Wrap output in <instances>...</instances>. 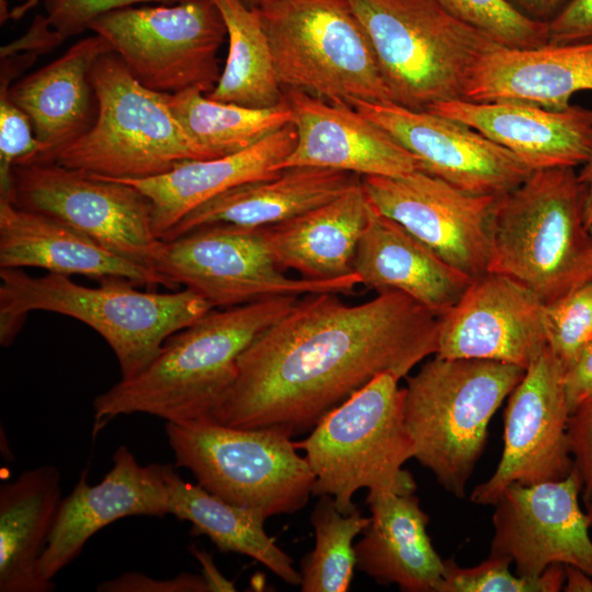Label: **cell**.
Masks as SVG:
<instances>
[{"instance_id":"4dcf8cb0","label":"cell","mask_w":592,"mask_h":592,"mask_svg":"<svg viewBox=\"0 0 592 592\" xmlns=\"http://www.w3.org/2000/svg\"><path fill=\"white\" fill-rule=\"evenodd\" d=\"M166 481L169 514L192 524V534L207 536L221 553L246 555L269 568L291 585H300L293 559L266 534L264 520L254 512L229 503L198 483L185 481L168 465Z\"/></svg>"},{"instance_id":"8992f818","label":"cell","mask_w":592,"mask_h":592,"mask_svg":"<svg viewBox=\"0 0 592 592\" xmlns=\"http://www.w3.org/2000/svg\"><path fill=\"white\" fill-rule=\"evenodd\" d=\"M91 82L98 106L92 126L36 162L113 179H144L183 161L215 158L173 114L167 93L143 86L115 53L96 59Z\"/></svg>"},{"instance_id":"681fc988","label":"cell","mask_w":592,"mask_h":592,"mask_svg":"<svg viewBox=\"0 0 592 592\" xmlns=\"http://www.w3.org/2000/svg\"><path fill=\"white\" fill-rule=\"evenodd\" d=\"M247 7L251 9H259L262 5L266 4L271 0H241Z\"/></svg>"},{"instance_id":"7dc6e473","label":"cell","mask_w":592,"mask_h":592,"mask_svg":"<svg viewBox=\"0 0 592 592\" xmlns=\"http://www.w3.org/2000/svg\"><path fill=\"white\" fill-rule=\"evenodd\" d=\"M39 0H0V22L8 19L18 20L34 8Z\"/></svg>"},{"instance_id":"30bf717a","label":"cell","mask_w":592,"mask_h":592,"mask_svg":"<svg viewBox=\"0 0 592 592\" xmlns=\"http://www.w3.org/2000/svg\"><path fill=\"white\" fill-rule=\"evenodd\" d=\"M282 88L328 101L392 102L345 0H271L257 9Z\"/></svg>"},{"instance_id":"5b68a950","label":"cell","mask_w":592,"mask_h":592,"mask_svg":"<svg viewBox=\"0 0 592 592\" xmlns=\"http://www.w3.org/2000/svg\"><path fill=\"white\" fill-rule=\"evenodd\" d=\"M525 369L497 361L435 355L405 387L414 457L456 498L486 446L489 423Z\"/></svg>"},{"instance_id":"7c38bea8","label":"cell","mask_w":592,"mask_h":592,"mask_svg":"<svg viewBox=\"0 0 592 592\" xmlns=\"http://www.w3.org/2000/svg\"><path fill=\"white\" fill-rule=\"evenodd\" d=\"M157 272L168 288L179 285L229 308L280 296L351 294L356 273L331 281L291 278L274 262L263 227L215 223L163 241Z\"/></svg>"},{"instance_id":"484cf974","label":"cell","mask_w":592,"mask_h":592,"mask_svg":"<svg viewBox=\"0 0 592 592\" xmlns=\"http://www.w3.org/2000/svg\"><path fill=\"white\" fill-rule=\"evenodd\" d=\"M585 90H592V41L527 49L498 46L475 67L465 100L563 110Z\"/></svg>"},{"instance_id":"f6af8a7d","label":"cell","mask_w":592,"mask_h":592,"mask_svg":"<svg viewBox=\"0 0 592 592\" xmlns=\"http://www.w3.org/2000/svg\"><path fill=\"white\" fill-rule=\"evenodd\" d=\"M193 554L202 562L204 568V574L209 591H235L232 582L226 580L220 576L213 559L209 555L198 549H194Z\"/></svg>"},{"instance_id":"cb8c5ba5","label":"cell","mask_w":592,"mask_h":592,"mask_svg":"<svg viewBox=\"0 0 592 592\" xmlns=\"http://www.w3.org/2000/svg\"><path fill=\"white\" fill-rule=\"evenodd\" d=\"M295 144L296 129L291 123L236 153L183 161L156 177L110 179L128 183L147 196L153 230L162 240L185 215L210 198L240 184L277 175V166Z\"/></svg>"},{"instance_id":"277c9868","label":"cell","mask_w":592,"mask_h":592,"mask_svg":"<svg viewBox=\"0 0 592 592\" xmlns=\"http://www.w3.org/2000/svg\"><path fill=\"white\" fill-rule=\"evenodd\" d=\"M584 185L574 168L538 169L494 198L488 273L509 276L545 304L592 282Z\"/></svg>"},{"instance_id":"ffe728a7","label":"cell","mask_w":592,"mask_h":592,"mask_svg":"<svg viewBox=\"0 0 592 592\" xmlns=\"http://www.w3.org/2000/svg\"><path fill=\"white\" fill-rule=\"evenodd\" d=\"M284 96L293 111L296 144L277 171L312 167L360 177H399L419 170L408 150L346 102L296 90Z\"/></svg>"},{"instance_id":"3957f363","label":"cell","mask_w":592,"mask_h":592,"mask_svg":"<svg viewBox=\"0 0 592 592\" xmlns=\"http://www.w3.org/2000/svg\"><path fill=\"white\" fill-rule=\"evenodd\" d=\"M0 281L2 346L12 344L31 311L56 312L88 325L105 340L115 354L121 378L139 374L170 335L213 309L190 288L143 292L124 278H105L99 286L88 287L68 275L32 276L23 269H0Z\"/></svg>"},{"instance_id":"8d00e7d4","label":"cell","mask_w":592,"mask_h":592,"mask_svg":"<svg viewBox=\"0 0 592 592\" xmlns=\"http://www.w3.org/2000/svg\"><path fill=\"white\" fill-rule=\"evenodd\" d=\"M512 561L505 556H489L474 567H460L453 559L444 560L440 592H558L565 582V565L554 563L534 578L511 572Z\"/></svg>"},{"instance_id":"7bdbcfd3","label":"cell","mask_w":592,"mask_h":592,"mask_svg":"<svg viewBox=\"0 0 592 592\" xmlns=\"http://www.w3.org/2000/svg\"><path fill=\"white\" fill-rule=\"evenodd\" d=\"M563 382L570 414L592 400V339L574 363L563 372Z\"/></svg>"},{"instance_id":"ee69618b","label":"cell","mask_w":592,"mask_h":592,"mask_svg":"<svg viewBox=\"0 0 592 592\" xmlns=\"http://www.w3.org/2000/svg\"><path fill=\"white\" fill-rule=\"evenodd\" d=\"M526 16L548 23L568 0H508Z\"/></svg>"},{"instance_id":"d6a6232c","label":"cell","mask_w":592,"mask_h":592,"mask_svg":"<svg viewBox=\"0 0 592 592\" xmlns=\"http://www.w3.org/2000/svg\"><path fill=\"white\" fill-rule=\"evenodd\" d=\"M167 101L187 133L215 158L244 150L293 122L285 96L271 107H249L186 89L167 93Z\"/></svg>"},{"instance_id":"60d3db41","label":"cell","mask_w":592,"mask_h":592,"mask_svg":"<svg viewBox=\"0 0 592 592\" xmlns=\"http://www.w3.org/2000/svg\"><path fill=\"white\" fill-rule=\"evenodd\" d=\"M100 592H206L203 576L182 572L172 579H152L138 571H129L106 580L96 588Z\"/></svg>"},{"instance_id":"ab89813d","label":"cell","mask_w":592,"mask_h":592,"mask_svg":"<svg viewBox=\"0 0 592 592\" xmlns=\"http://www.w3.org/2000/svg\"><path fill=\"white\" fill-rule=\"evenodd\" d=\"M568 443L582 481L584 505L592 501V400L577 408L568 421Z\"/></svg>"},{"instance_id":"83f0119b","label":"cell","mask_w":592,"mask_h":592,"mask_svg":"<svg viewBox=\"0 0 592 592\" xmlns=\"http://www.w3.org/2000/svg\"><path fill=\"white\" fill-rule=\"evenodd\" d=\"M361 177L323 168L295 167L277 175L229 189L185 215L162 238L172 240L197 227L229 223L267 227L332 201L361 182Z\"/></svg>"},{"instance_id":"603a6c76","label":"cell","mask_w":592,"mask_h":592,"mask_svg":"<svg viewBox=\"0 0 592 592\" xmlns=\"http://www.w3.org/2000/svg\"><path fill=\"white\" fill-rule=\"evenodd\" d=\"M353 272L368 289L400 292L439 316L460 299L474 280L371 203Z\"/></svg>"},{"instance_id":"9c48e42d","label":"cell","mask_w":592,"mask_h":592,"mask_svg":"<svg viewBox=\"0 0 592 592\" xmlns=\"http://www.w3.org/2000/svg\"><path fill=\"white\" fill-rule=\"evenodd\" d=\"M178 467L208 492L264 521L304 508L315 476L294 441L274 429H242L213 418L166 422Z\"/></svg>"},{"instance_id":"7a4b0ae2","label":"cell","mask_w":592,"mask_h":592,"mask_svg":"<svg viewBox=\"0 0 592 592\" xmlns=\"http://www.w3.org/2000/svg\"><path fill=\"white\" fill-rule=\"evenodd\" d=\"M296 301V296H280L213 308L170 335L145 369L94 398L93 437L124 414L146 413L170 423L212 418L236 379L241 353Z\"/></svg>"},{"instance_id":"e575fe53","label":"cell","mask_w":592,"mask_h":592,"mask_svg":"<svg viewBox=\"0 0 592 592\" xmlns=\"http://www.w3.org/2000/svg\"><path fill=\"white\" fill-rule=\"evenodd\" d=\"M37 55L25 52L1 58L0 70V198L11 201L13 169L31 163L44 153L27 114L11 99L9 90L16 75L30 67Z\"/></svg>"},{"instance_id":"c3c4849f","label":"cell","mask_w":592,"mask_h":592,"mask_svg":"<svg viewBox=\"0 0 592 592\" xmlns=\"http://www.w3.org/2000/svg\"><path fill=\"white\" fill-rule=\"evenodd\" d=\"M578 177L584 185V223L589 228V226L592 225V159L583 164L582 169L578 173Z\"/></svg>"},{"instance_id":"1f68e13d","label":"cell","mask_w":592,"mask_h":592,"mask_svg":"<svg viewBox=\"0 0 592 592\" xmlns=\"http://www.w3.org/2000/svg\"><path fill=\"white\" fill-rule=\"evenodd\" d=\"M227 30L228 55L207 98L249 107H271L284 99L271 45L257 9L241 0H213Z\"/></svg>"},{"instance_id":"ba28073f","label":"cell","mask_w":592,"mask_h":592,"mask_svg":"<svg viewBox=\"0 0 592 592\" xmlns=\"http://www.w3.org/2000/svg\"><path fill=\"white\" fill-rule=\"evenodd\" d=\"M399 380L378 375L323 415L306 439L294 441L315 476L312 496L332 497L343 514L357 509L352 500L362 488L401 494L417 489L402 468L414 449Z\"/></svg>"},{"instance_id":"816d5d0a","label":"cell","mask_w":592,"mask_h":592,"mask_svg":"<svg viewBox=\"0 0 592 592\" xmlns=\"http://www.w3.org/2000/svg\"><path fill=\"white\" fill-rule=\"evenodd\" d=\"M589 230H590V234H591V236H592V225L589 226Z\"/></svg>"},{"instance_id":"7402d4cb","label":"cell","mask_w":592,"mask_h":592,"mask_svg":"<svg viewBox=\"0 0 592 592\" xmlns=\"http://www.w3.org/2000/svg\"><path fill=\"white\" fill-rule=\"evenodd\" d=\"M24 267L168 288L159 274L115 254L61 220L0 198V269Z\"/></svg>"},{"instance_id":"f35d334b","label":"cell","mask_w":592,"mask_h":592,"mask_svg":"<svg viewBox=\"0 0 592 592\" xmlns=\"http://www.w3.org/2000/svg\"><path fill=\"white\" fill-rule=\"evenodd\" d=\"M185 0H44L45 21L55 47L89 30L98 18L135 4H173Z\"/></svg>"},{"instance_id":"d4e9b609","label":"cell","mask_w":592,"mask_h":592,"mask_svg":"<svg viewBox=\"0 0 592 592\" xmlns=\"http://www.w3.org/2000/svg\"><path fill=\"white\" fill-rule=\"evenodd\" d=\"M369 523L354 544L356 569L382 585L440 592L444 560L426 532L429 515L414 493L368 492Z\"/></svg>"},{"instance_id":"d590c367","label":"cell","mask_w":592,"mask_h":592,"mask_svg":"<svg viewBox=\"0 0 592 592\" xmlns=\"http://www.w3.org/2000/svg\"><path fill=\"white\" fill-rule=\"evenodd\" d=\"M460 21L482 31L497 44L527 49L548 43L547 23L531 19L508 0H435Z\"/></svg>"},{"instance_id":"4fadbf2b","label":"cell","mask_w":592,"mask_h":592,"mask_svg":"<svg viewBox=\"0 0 592 592\" xmlns=\"http://www.w3.org/2000/svg\"><path fill=\"white\" fill-rule=\"evenodd\" d=\"M10 202L57 218L159 274L163 240L153 230L150 201L128 183L55 162H31L14 167Z\"/></svg>"},{"instance_id":"d6986e66","label":"cell","mask_w":592,"mask_h":592,"mask_svg":"<svg viewBox=\"0 0 592 592\" xmlns=\"http://www.w3.org/2000/svg\"><path fill=\"white\" fill-rule=\"evenodd\" d=\"M167 467L157 463L140 465L126 446H119L112 468L99 483L90 486L84 469L71 493L61 500L38 563L41 578L53 583L52 579L80 555L88 539L114 521L169 514Z\"/></svg>"},{"instance_id":"44dd1931","label":"cell","mask_w":592,"mask_h":592,"mask_svg":"<svg viewBox=\"0 0 592 592\" xmlns=\"http://www.w3.org/2000/svg\"><path fill=\"white\" fill-rule=\"evenodd\" d=\"M426 111L460 122L517 156L532 170L592 159V109L554 110L520 101L439 102Z\"/></svg>"},{"instance_id":"ac0fdd59","label":"cell","mask_w":592,"mask_h":592,"mask_svg":"<svg viewBox=\"0 0 592 592\" xmlns=\"http://www.w3.org/2000/svg\"><path fill=\"white\" fill-rule=\"evenodd\" d=\"M544 310L545 303L517 281L486 273L441 316L435 355L526 369L548 346Z\"/></svg>"},{"instance_id":"8fae6325","label":"cell","mask_w":592,"mask_h":592,"mask_svg":"<svg viewBox=\"0 0 592 592\" xmlns=\"http://www.w3.org/2000/svg\"><path fill=\"white\" fill-rule=\"evenodd\" d=\"M89 30L150 90L198 89L207 95L219 79L217 53L227 30L213 0L123 8L95 19Z\"/></svg>"},{"instance_id":"4316f807","label":"cell","mask_w":592,"mask_h":592,"mask_svg":"<svg viewBox=\"0 0 592 592\" xmlns=\"http://www.w3.org/2000/svg\"><path fill=\"white\" fill-rule=\"evenodd\" d=\"M113 52L100 35L73 44L59 58L10 87L11 99L30 117L45 151L39 161L84 134L96 116L91 69L96 59Z\"/></svg>"},{"instance_id":"836d02e7","label":"cell","mask_w":592,"mask_h":592,"mask_svg":"<svg viewBox=\"0 0 592 592\" xmlns=\"http://www.w3.org/2000/svg\"><path fill=\"white\" fill-rule=\"evenodd\" d=\"M310 522L315 532V547L300 562L301 591H349L356 569L353 542L368 525L369 517L363 516L357 509L343 514L332 497L320 496Z\"/></svg>"},{"instance_id":"f1b7e54d","label":"cell","mask_w":592,"mask_h":592,"mask_svg":"<svg viewBox=\"0 0 592 592\" xmlns=\"http://www.w3.org/2000/svg\"><path fill=\"white\" fill-rule=\"evenodd\" d=\"M369 201L362 182L337 198L276 225L263 227L281 269L331 281L353 274V260L367 223Z\"/></svg>"},{"instance_id":"74e56055","label":"cell","mask_w":592,"mask_h":592,"mask_svg":"<svg viewBox=\"0 0 592 592\" xmlns=\"http://www.w3.org/2000/svg\"><path fill=\"white\" fill-rule=\"evenodd\" d=\"M547 344L563 372L592 339V282L545 304Z\"/></svg>"},{"instance_id":"bcb514c9","label":"cell","mask_w":592,"mask_h":592,"mask_svg":"<svg viewBox=\"0 0 592 592\" xmlns=\"http://www.w3.org/2000/svg\"><path fill=\"white\" fill-rule=\"evenodd\" d=\"M562 590L566 592H592V577L578 567L565 565Z\"/></svg>"},{"instance_id":"5bb4252c","label":"cell","mask_w":592,"mask_h":592,"mask_svg":"<svg viewBox=\"0 0 592 592\" xmlns=\"http://www.w3.org/2000/svg\"><path fill=\"white\" fill-rule=\"evenodd\" d=\"M508 398L502 456L492 476L473 490L470 501L476 504L492 505L514 482L563 479L574 467L563 368L548 346L528 365Z\"/></svg>"},{"instance_id":"f546056e","label":"cell","mask_w":592,"mask_h":592,"mask_svg":"<svg viewBox=\"0 0 592 592\" xmlns=\"http://www.w3.org/2000/svg\"><path fill=\"white\" fill-rule=\"evenodd\" d=\"M60 471L25 470L0 487V591L50 592L38 573L61 504Z\"/></svg>"},{"instance_id":"52a82bcc","label":"cell","mask_w":592,"mask_h":592,"mask_svg":"<svg viewBox=\"0 0 592 592\" xmlns=\"http://www.w3.org/2000/svg\"><path fill=\"white\" fill-rule=\"evenodd\" d=\"M373 47L392 102L411 110L465 100L479 60L500 46L435 0H345Z\"/></svg>"},{"instance_id":"b9f144b4","label":"cell","mask_w":592,"mask_h":592,"mask_svg":"<svg viewBox=\"0 0 592 592\" xmlns=\"http://www.w3.org/2000/svg\"><path fill=\"white\" fill-rule=\"evenodd\" d=\"M548 43L574 44L592 41V0H568L547 23Z\"/></svg>"},{"instance_id":"6da1fadb","label":"cell","mask_w":592,"mask_h":592,"mask_svg":"<svg viewBox=\"0 0 592 592\" xmlns=\"http://www.w3.org/2000/svg\"><path fill=\"white\" fill-rule=\"evenodd\" d=\"M338 296L308 294L260 333L212 418L293 439L378 375L400 379L435 355L441 316L413 298L384 292L348 305Z\"/></svg>"},{"instance_id":"e0dca14e","label":"cell","mask_w":592,"mask_h":592,"mask_svg":"<svg viewBox=\"0 0 592 592\" xmlns=\"http://www.w3.org/2000/svg\"><path fill=\"white\" fill-rule=\"evenodd\" d=\"M348 104L408 150L419 170L470 194L497 197L534 171L513 152L460 122L394 102L352 100Z\"/></svg>"},{"instance_id":"9a60e30c","label":"cell","mask_w":592,"mask_h":592,"mask_svg":"<svg viewBox=\"0 0 592 592\" xmlns=\"http://www.w3.org/2000/svg\"><path fill=\"white\" fill-rule=\"evenodd\" d=\"M373 207L403 226L446 263L470 276L488 273L494 196L465 192L421 170L361 179Z\"/></svg>"},{"instance_id":"2e32d148","label":"cell","mask_w":592,"mask_h":592,"mask_svg":"<svg viewBox=\"0 0 592 592\" xmlns=\"http://www.w3.org/2000/svg\"><path fill=\"white\" fill-rule=\"evenodd\" d=\"M581 491L574 467L560 480L509 485L492 504L490 556L508 557L522 577H537L554 563L592 577L591 526L579 504Z\"/></svg>"},{"instance_id":"f907efd6","label":"cell","mask_w":592,"mask_h":592,"mask_svg":"<svg viewBox=\"0 0 592 592\" xmlns=\"http://www.w3.org/2000/svg\"><path fill=\"white\" fill-rule=\"evenodd\" d=\"M585 513H587L590 526L592 527V501L585 504Z\"/></svg>"}]
</instances>
